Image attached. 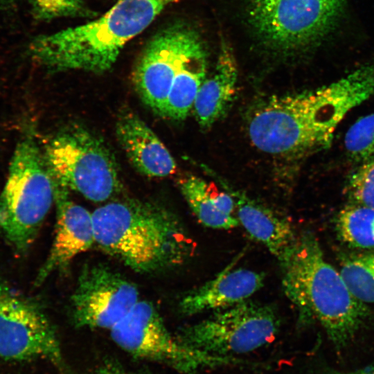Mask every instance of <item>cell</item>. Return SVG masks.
Returning <instances> with one entry per match:
<instances>
[{"mask_svg":"<svg viewBox=\"0 0 374 374\" xmlns=\"http://www.w3.org/2000/svg\"><path fill=\"white\" fill-rule=\"evenodd\" d=\"M262 272L227 267L215 278L190 291L179 302V311L186 316L228 308L250 299L264 285Z\"/></svg>","mask_w":374,"mask_h":374,"instance_id":"obj_14","label":"cell"},{"mask_svg":"<svg viewBox=\"0 0 374 374\" xmlns=\"http://www.w3.org/2000/svg\"><path fill=\"white\" fill-rule=\"evenodd\" d=\"M206 69L207 54L202 44L186 58L175 76L164 116L176 121L186 118L205 80Z\"/></svg>","mask_w":374,"mask_h":374,"instance_id":"obj_18","label":"cell"},{"mask_svg":"<svg viewBox=\"0 0 374 374\" xmlns=\"http://www.w3.org/2000/svg\"><path fill=\"white\" fill-rule=\"evenodd\" d=\"M340 273L358 299L374 303V253L346 258Z\"/></svg>","mask_w":374,"mask_h":374,"instance_id":"obj_20","label":"cell"},{"mask_svg":"<svg viewBox=\"0 0 374 374\" xmlns=\"http://www.w3.org/2000/svg\"><path fill=\"white\" fill-rule=\"evenodd\" d=\"M113 341L130 355L164 364L181 374L225 366H256L240 357H220L192 350L167 330L152 303L139 301L110 330Z\"/></svg>","mask_w":374,"mask_h":374,"instance_id":"obj_8","label":"cell"},{"mask_svg":"<svg viewBox=\"0 0 374 374\" xmlns=\"http://www.w3.org/2000/svg\"><path fill=\"white\" fill-rule=\"evenodd\" d=\"M206 170L233 197L239 224L253 239L263 244L280 261L297 239L290 222L242 191L234 189L212 170L206 168Z\"/></svg>","mask_w":374,"mask_h":374,"instance_id":"obj_13","label":"cell"},{"mask_svg":"<svg viewBox=\"0 0 374 374\" xmlns=\"http://www.w3.org/2000/svg\"><path fill=\"white\" fill-rule=\"evenodd\" d=\"M134 284L101 263L82 269L70 298V317L75 327L109 329L139 301Z\"/></svg>","mask_w":374,"mask_h":374,"instance_id":"obj_10","label":"cell"},{"mask_svg":"<svg viewBox=\"0 0 374 374\" xmlns=\"http://www.w3.org/2000/svg\"><path fill=\"white\" fill-rule=\"evenodd\" d=\"M326 374H374V365L350 372L331 371H328Z\"/></svg>","mask_w":374,"mask_h":374,"instance_id":"obj_25","label":"cell"},{"mask_svg":"<svg viewBox=\"0 0 374 374\" xmlns=\"http://www.w3.org/2000/svg\"><path fill=\"white\" fill-rule=\"evenodd\" d=\"M280 326L273 305L249 299L213 311L207 318L181 328L176 338L196 351L238 357L273 341Z\"/></svg>","mask_w":374,"mask_h":374,"instance_id":"obj_7","label":"cell"},{"mask_svg":"<svg viewBox=\"0 0 374 374\" xmlns=\"http://www.w3.org/2000/svg\"><path fill=\"white\" fill-rule=\"evenodd\" d=\"M55 202L53 179L31 137L17 145L0 196V229L19 253L28 251Z\"/></svg>","mask_w":374,"mask_h":374,"instance_id":"obj_4","label":"cell"},{"mask_svg":"<svg viewBox=\"0 0 374 374\" xmlns=\"http://www.w3.org/2000/svg\"><path fill=\"white\" fill-rule=\"evenodd\" d=\"M346 190L350 204L374 208V155L359 163L348 177Z\"/></svg>","mask_w":374,"mask_h":374,"instance_id":"obj_22","label":"cell"},{"mask_svg":"<svg viewBox=\"0 0 374 374\" xmlns=\"http://www.w3.org/2000/svg\"><path fill=\"white\" fill-rule=\"evenodd\" d=\"M43 155L54 182L92 202H105L121 190L113 154L100 138L80 125L60 130Z\"/></svg>","mask_w":374,"mask_h":374,"instance_id":"obj_5","label":"cell"},{"mask_svg":"<svg viewBox=\"0 0 374 374\" xmlns=\"http://www.w3.org/2000/svg\"><path fill=\"white\" fill-rule=\"evenodd\" d=\"M36 16L41 19L86 17L92 12L83 0H31Z\"/></svg>","mask_w":374,"mask_h":374,"instance_id":"obj_23","label":"cell"},{"mask_svg":"<svg viewBox=\"0 0 374 374\" xmlns=\"http://www.w3.org/2000/svg\"><path fill=\"white\" fill-rule=\"evenodd\" d=\"M202 45L194 29L177 24L159 32L145 48L132 80L141 100L157 114L164 116L175 76L186 58Z\"/></svg>","mask_w":374,"mask_h":374,"instance_id":"obj_11","label":"cell"},{"mask_svg":"<svg viewBox=\"0 0 374 374\" xmlns=\"http://www.w3.org/2000/svg\"><path fill=\"white\" fill-rule=\"evenodd\" d=\"M339 238L348 245L374 249V208L350 204L343 208L336 218Z\"/></svg>","mask_w":374,"mask_h":374,"instance_id":"obj_19","label":"cell"},{"mask_svg":"<svg viewBox=\"0 0 374 374\" xmlns=\"http://www.w3.org/2000/svg\"><path fill=\"white\" fill-rule=\"evenodd\" d=\"M116 134L131 163L141 174L163 177L175 172L177 164L168 150L134 112H121Z\"/></svg>","mask_w":374,"mask_h":374,"instance_id":"obj_15","label":"cell"},{"mask_svg":"<svg viewBox=\"0 0 374 374\" xmlns=\"http://www.w3.org/2000/svg\"><path fill=\"white\" fill-rule=\"evenodd\" d=\"M238 67L229 46L222 41L215 68L202 82L193 105L197 122L202 129L212 127L228 111L235 98Z\"/></svg>","mask_w":374,"mask_h":374,"instance_id":"obj_16","label":"cell"},{"mask_svg":"<svg viewBox=\"0 0 374 374\" xmlns=\"http://www.w3.org/2000/svg\"><path fill=\"white\" fill-rule=\"evenodd\" d=\"M93 374H132L129 372L125 371L124 369L121 367L109 364L106 366L100 367L97 371Z\"/></svg>","mask_w":374,"mask_h":374,"instance_id":"obj_24","label":"cell"},{"mask_svg":"<svg viewBox=\"0 0 374 374\" xmlns=\"http://www.w3.org/2000/svg\"><path fill=\"white\" fill-rule=\"evenodd\" d=\"M95 242L136 272L157 274L180 266L193 251L179 219L166 207L129 199L92 213Z\"/></svg>","mask_w":374,"mask_h":374,"instance_id":"obj_1","label":"cell"},{"mask_svg":"<svg viewBox=\"0 0 374 374\" xmlns=\"http://www.w3.org/2000/svg\"><path fill=\"white\" fill-rule=\"evenodd\" d=\"M347 0H251L249 19L271 49L301 53L323 43L336 29Z\"/></svg>","mask_w":374,"mask_h":374,"instance_id":"obj_6","label":"cell"},{"mask_svg":"<svg viewBox=\"0 0 374 374\" xmlns=\"http://www.w3.org/2000/svg\"><path fill=\"white\" fill-rule=\"evenodd\" d=\"M45 359L61 366L56 331L35 302L0 284V359L26 361Z\"/></svg>","mask_w":374,"mask_h":374,"instance_id":"obj_9","label":"cell"},{"mask_svg":"<svg viewBox=\"0 0 374 374\" xmlns=\"http://www.w3.org/2000/svg\"><path fill=\"white\" fill-rule=\"evenodd\" d=\"M54 186L55 236L47 258L36 276V285L42 284L55 271L65 269L78 255L95 242L92 213L70 199L67 188L56 182Z\"/></svg>","mask_w":374,"mask_h":374,"instance_id":"obj_12","label":"cell"},{"mask_svg":"<svg viewBox=\"0 0 374 374\" xmlns=\"http://www.w3.org/2000/svg\"><path fill=\"white\" fill-rule=\"evenodd\" d=\"M8 1V0H0V6H2L3 4L6 3Z\"/></svg>","mask_w":374,"mask_h":374,"instance_id":"obj_26","label":"cell"},{"mask_svg":"<svg viewBox=\"0 0 374 374\" xmlns=\"http://www.w3.org/2000/svg\"><path fill=\"white\" fill-rule=\"evenodd\" d=\"M348 156L360 163L374 155V112L357 120L344 137Z\"/></svg>","mask_w":374,"mask_h":374,"instance_id":"obj_21","label":"cell"},{"mask_svg":"<svg viewBox=\"0 0 374 374\" xmlns=\"http://www.w3.org/2000/svg\"><path fill=\"white\" fill-rule=\"evenodd\" d=\"M179 188L191 211L203 225L230 229L240 224L233 214L235 200L226 190L217 192L206 181L193 175L181 179Z\"/></svg>","mask_w":374,"mask_h":374,"instance_id":"obj_17","label":"cell"},{"mask_svg":"<svg viewBox=\"0 0 374 374\" xmlns=\"http://www.w3.org/2000/svg\"><path fill=\"white\" fill-rule=\"evenodd\" d=\"M279 262L285 294L296 309L299 322H319L335 346H344L362 326L368 310L340 271L326 261L317 238L309 232L297 236Z\"/></svg>","mask_w":374,"mask_h":374,"instance_id":"obj_2","label":"cell"},{"mask_svg":"<svg viewBox=\"0 0 374 374\" xmlns=\"http://www.w3.org/2000/svg\"><path fill=\"white\" fill-rule=\"evenodd\" d=\"M177 1L120 0L94 20L36 37L29 46L30 55L53 71H106L130 40Z\"/></svg>","mask_w":374,"mask_h":374,"instance_id":"obj_3","label":"cell"}]
</instances>
